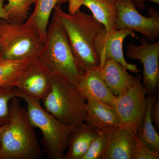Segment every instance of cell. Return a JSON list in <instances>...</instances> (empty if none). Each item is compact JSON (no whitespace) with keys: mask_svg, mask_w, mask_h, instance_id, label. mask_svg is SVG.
Segmentation results:
<instances>
[{"mask_svg":"<svg viewBox=\"0 0 159 159\" xmlns=\"http://www.w3.org/2000/svg\"><path fill=\"white\" fill-rule=\"evenodd\" d=\"M54 16L61 24L68 38L77 64L84 72L99 65L95 48V40L104 26L93 15L77 9L73 13L63 11L61 5L55 6Z\"/></svg>","mask_w":159,"mask_h":159,"instance_id":"obj_1","label":"cell"},{"mask_svg":"<svg viewBox=\"0 0 159 159\" xmlns=\"http://www.w3.org/2000/svg\"><path fill=\"white\" fill-rule=\"evenodd\" d=\"M0 159H38L42 151L27 109L17 98L9 103V119L0 128Z\"/></svg>","mask_w":159,"mask_h":159,"instance_id":"obj_2","label":"cell"},{"mask_svg":"<svg viewBox=\"0 0 159 159\" xmlns=\"http://www.w3.org/2000/svg\"><path fill=\"white\" fill-rule=\"evenodd\" d=\"M38 57L54 75L77 87L84 72L73 55L65 30L54 16L48 26L45 41Z\"/></svg>","mask_w":159,"mask_h":159,"instance_id":"obj_3","label":"cell"},{"mask_svg":"<svg viewBox=\"0 0 159 159\" xmlns=\"http://www.w3.org/2000/svg\"><path fill=\"white\" fill-rule=\"evenodd\" d=\"M18 98L27 104L29 119L34 128L42 134V143L46 154L51 159H65L69 138L74 127L63 124L46 111L40 101L29 97L18 89Z\"/></svg>","mask_w":159,"mask_h":159,"instance_id":"obj_4","label":"cell"},{"mask_svg":"<svg viewBox=\"0 0 159 159\" xmlns=\"http://www.w3.org/2000/svg\"><path fill=\"white\" fill-rule=\"evenodd\" d=\"M42 101L44 109L63 124L75 127L84 122L85 98L63 78L54 75L51 91Z\"/></svg>","mask_w":159,"mask_h":159,"instance_id":"obj_5","label":"cell"},{"mask_svg":"<svg viewBox=\"0 0 159 159\" xmlns=\"http://www.w3.org/2000/svg\"><path fill=\"white\" fill-rule=\"evenodd\" d=\"M2 44L0 57L7 60H20L38 57L43 46L39 34L25 23L0 20Z\"/></svg>","mask_w":159,"mask_h":159,"instance_id":"obj_6","label":"cell"},{"mask_svg":"<svg viewBox=\"0 0 159 159\" xmlns=\"http://www.w3.org/2000/svg\"><path fill=\"white\" fill-rule=\"evenodd\" d=\"M141 75L136 76L127 90L117 96L113 107L122 125H129L137 131L142 126L146 108L147 91L141 83Z\"/></svg>","mask_w":159,"mask_h":159,"instance_id":"obj_7","label":"cell"},{"mask_svg":"<svg viewBox=\"0 0 159 159\" xmlns=\"http://www.w3.org/2000/svg\"><path fill=\"white\" fill-rule=\"evenodd\" d=\"M118 16L115 29H128L141 33L148 43L159 38V12L152 7L148 9V17L137 10L133 3L117 2Z\"/></svg>","mask_w":159,"mask_h":159,"instance_id":"obj_8","label":"cell"},{"mask_svg":"<svg viewBox=\"0 0 159 159\" xmlns=\"http://www.w3.org/2000/svg\"><path fill=\"white\" fill-rule=\"evenodd\" d=\"M135 31L128 29H114L107 31L105 27L97 34L95 40V48L101 67L107 59L119 63L127 70L138 74L141 70L136 64L129 63L123 55V42L128 36L135 37Z\"/></svg>","mask_w":159,"mask_h":159,"instance_id":"obj_9","label":"cell"},{"mask_svg":"<svg viewBox=\"0 0 159 159\" xmlns=\"http://www.w3.org/2000/svg\"><path fill=\"white\" fill-rule=\"evenodd\" d=\"M140 42V46L129 43L126 55L130 59L139 60L142 63L144 69L143 85L148 95H154L159 83V42L148 43L143 36Z\"/></svg>","mask_w":159,"mask_h":159,"instance_id":"obj_10","label":"cell"},{"mask_svg":"<svg viewBox=\"0 0 159 159\" xmlns=\"http://www.w3.org/2000/svg\"><path fill=\"white\" fill-rule=\"evenodd\" d=\"M54 74L38 57L29 60L16 88L29 97L43 100L51 91Z\"/></svg>","mask_w":159,"mask_h":159,"instance_id":"obj_11","label":"cell"},{"mask_svg":"<svg viewBox=\"0 0 159 159\" xmlns=\"http://www.w3.org/2000/svg\"><path fill=\"white\" fill-rule=\"evenodd\" d=\"M136 131L130 125H121L106 133L107 145L100 159H132Z\"/></svg>","mask_w":159,"mask_h":159,"instance_id":"obj_12","label":"cell"},{"mask_svg":"<svg viewBox=\"0 0 159 159\" xmlns=\"http://www.w3.org/2000/svg\"><path fill=\"white\" fill-rule=\"evenodd\" d=\"M86 101L84 122L106 133L121 125L113 109L94 98L90 94H82Z\"/></svg>","mask_w":159,"mask_h":159,"instance_id":"obj_13","label":"cell"},{"mask_svg":"<svg viewBox=\"0 0 159 159\" xmlns=\"http://www.w3.org/2000/svg\"><path fill=\"white\" fill-rule=\"evenodd\" d=\"M69 12L73 13L84 6L105 27L107 31L115 29L118 16L117 0H69Z\"/></svg>","mask_w":159,"mask_h":159,"instance_id":"obj_14","label":"cell"},{"mask_svg":"<svg viewBox=\"0 0 159 159\" xmlns=\"http://www.w3.org/2000/svg\"><path fill=\"white\" fill-rule=\"evenodd\" d=\"M77 88L81 94L89 93L113 108L117 99L99 73L98 66L84 73Z\"/></svg>","mask_w":159,"mask_h":159,"instance_id":"obj_15","label":"cell"},{"mask_svg":"<svg viewBox=\"0 0 159 159\" xmlns=\"http://www.w3.org/2000/svg\"><path fill=\"white\" fill-rule=\"evenodd\" d=\"M99 73L111 92L118 96L125 92L133 84L136 77L131 75L119 63L107 59L101 67Z\"/></svg>","mask_w":159,"mask_h":159,"instance_id":"obj_16","label":"cell"},{"mask_svg":"<svg viewBox=\"0 0 159 159\" xmlns=\"http://www.w3.org/2000/svg\"><path fill=\"white\" fill-rule=\"evenodd\" d=\"M97 134V129L85 122L74 127L69 138L65 159H82Z\"/></svg>","mask_w":159,"mask_h":159,"instance_id":"obj_17","label":"cell"},{"mask_svg":"<svg viewBox=\"0 0 159 159\" xmlns=\"http://www.w3.org/2000/svg\"><path fill=\"white\" fill-rule=\"evenodd\" d=\"M69 0H35L34 9L25 23L37 31L43 43L45 41L47 29L51 13L55 6L68 2Z\"/></svg>","mask_w":159,"mask_h":159,"instance_id":"obj_18","label":"cell"},{"mask_svg":"<svg viewBox=\"0 0 159 159\" xmlns=\"http://www.w3.org/2000/svg\"><path fill=\"white\" fill-rule=\"evenodd\" d=\"M157 99L154 95L146 97V108L142 126L137 131L138 138L152 151L159 152V135L154 127L151 116L152 107Z\"/></svg>","mask_w":159,"mask_h":159,"instance_id":"obj_19","label":"cell"},{"mask_svg":"<svg viewBox=\"0 0 159 159\" xmlns=\"http://www.w3.org/2000/svg\"><path fill=\"white\" fill-rule=\"evenodd\" d=\"M30 58L11 61L0 57V86L16 87L20 76Z\"/></svg>","mask_w":159,"mask_h":159,"instance_id":"obj_20","label":"cell"},{"mask_svg":"<svg viewBox=\"0 0 159 159\" xmlns=\"http://www.w3.org/2000/svg\"><path fill=\"white\" fill-rule=\"evenodd\" d=\"M35 0H7L4 5L6 20L9 22L23 23L29 16L31 5Z\"/></svg>","mask_w":159,"mask_h":159,"instance_id":"obj_21","label":"cell"},{"mask_svg":"<svg viewBox=\"0 0 159 159\" xmlns=\"http://www.w3.org/2000/svg\"><path fill=\"white\" fill-rule=\"evenodd\" d=\"M14 98H18L16 87L0 86V128L9 122V103Z\"/></svg>","mask_w":159,"mask_h":159,"instance_id":"obj_22","label":"cell"},{"mask_svg":"<svg viewBox=\"0 0 159 159\" xmlns=\"http://www.w3.org/2000/svg\"><path fill=\"white\" fill-rule=\"evenodd\" d=\"M107 142V134L103 131L97 129V136L91 143L82 159H100L106 147Z\"/></svg>","mask_w":159,"mask_h":159,"instance_id":"obj_23","label":"cell"},{"mask_svg":"<svg viewBox=\"0 0 159 159\" xmlns=\"http://www.w3.org/2000/svg\"><path fill=\"white\" fill-rule=\"evenodd\" d=\"M159 152L150 150L138 138L137 131L135 134V146L132 159H159Z\"/></svg>","mask_w":159,"mask_h":159,"instance_id":"obj_24","label":"cell"},{"mask_svg":"<svg viewBox=\"0 0 159 159\" xmlns=\"http://www.w3.org/2000/svg\"><path fill=\"white\" fill-rule=\"evenodd\" d=\"M151 116L152 122L155 124L158 129L159 128V100H156L152 107Z\"/></svg>","mask_w":159,"mask_h":159,"instance_id":"obj_25","label":"cell"},{"mask_svg":"<svg viewBox=\"0 0 159 159\" xmlns=\"http://www.w3.org/2000/svg\"><path fill=\"white\" fill-rule=\"evenodd\" d=\"M133 3L136 8L140 10L144 9L145 8V3L146 2H151L159 5V0H130Z\"/></svg>","mask_w":159,"mask_h":159,"instance_id":"obj_26","label":"cell"},{"mask_svg":"<svg viewBox=\"0 0 159 159\" xmlns=\"http://www.w3.org/2000/svg\"><path fill=\"white\" fill-rule=\"evenodd\" d=\"M7 0H0V20H6L5 12L4 11V2Z\"/></svg>","mask_w":159,"mask_h":159,"instance_id":"obj_27","label":"cell"},{"mask_svg":"<svg viewBox=\"0 0 159 159\" xmlns=\"http://www.w3.org/2000/svg\"><path fill=\"white\" fill-rule=\"evenodd\" d=\"M117 2L122 3H129L131 2L130 0H117Z\"/></svg>","mask_w":159,"mask_h":159,"instance_id":"obj_28","label":"cell"},{"mask_svg":"<svg viewBox=\"0 0 159 159\" xmlns=\"http://www.w3.org/2000/svg\"><path fill=\"white\" fill-rule=\"evenodd\" d=\"M1 51H2V44H1V38H0V56H1Z\"/></svg>","mask_w":159,"mask_h":159,"instance_id":"obj_29","label":"cell"},{"mask_svg":"<svg viewBox=\"0 0 159 159\" xmlns=\"http://www.w3.org/2000/svg\"><path fill=\"white\" fill-rule=\"evenodd\" d=\"M0 149H1V143H0Z\"/></svg>","mask_w":159,"mask_h":159,"instance_id":"obj_30","label":"cell"},{"mask_svg":"<svg viewBox=\"0 0 159 159\" xmlns=\"http://www.w3.org/2000/svg\"><path fill=\"white\" fill-rule=\"evenodd\" d=\"M68 2H69V1H68Z\"/></svg>","mask_w":159,"mask_h":159,"instance_id":"obj_31","label":"cell"}]
</instances>
